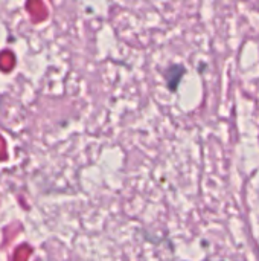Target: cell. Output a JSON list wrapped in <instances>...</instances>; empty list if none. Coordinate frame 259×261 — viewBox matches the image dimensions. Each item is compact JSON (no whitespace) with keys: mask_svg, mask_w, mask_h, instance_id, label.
<instances>
[{"mask_svg":"<svg viewBox=\"0 0 259 261\" xmlns=\"http://www.w3.org/2000/svg\"><path fill=\"white\" fill-rule=\"evenodd\" d=\"M15 66V57L11 50H3L0 54V70L11 72Z\"/></svg>","mask_w":259,"mask_h":261,"instance_id":"2","label":"cell"},{"mask_svg":"<svg viewBox=\"0 0 259 261\" xmlns=\"http://www.w3.org/2000/svg\"><path fill=\"white\" fill-rule=\"evenodd\" d=\"M32 254V248L29 245H20L15 252H14V258L12 261H27Z\"/></svg>","mask_w":259,"mask_h":261,"instance_id":"4","label":"cell"},{"mask_svg":"<svg viewBox=\"0 0 259 261\" xmlns=\"http://www.w3.org/2000/svg\"><path fill=\"white\" fill-rule=\"evenodd\" d=\"M26 9H27V12L31 15L32 21H35V23H40V21L46 20L47 15H49L46 5L43 2H40V0H31V2H27L26 3Z\"/></svg>","mask_w":259,"mask_h":261,"instance_id":"1","label":"cell"},{"mask_svg":"<svg viewBox=\"0 0 259 261\" xmlns=\"http://www.w3.org/2000/svg\"><path fill=\"white\" fill-rule=\"evenodd\" d=\"M21 231V226H20V223H12V225H9L8 228H5V231H3V234H5V239H3V246H8L9 243H11V240L18 234Z\"/></svg>","mask_w":259,"mask_h":261,"instance_id":"3","label":"cell"},{"mask_svg":"<svg viewBox=\"0 0 259 261\" xmlns=\"http://www.w3.org/2000/svg\"><path fill=\"white\" fill-rule=\"evenodd\" d=\"M8 159V151H6V142L5 139L0 136V161H6Z\"/></svg>","mask_w":259,"mask_h":261,"instance_id":"5","label":"cell"}]
</instances>
